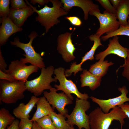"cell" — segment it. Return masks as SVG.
<instances>
[{
  "label": "cell",
  "instance_id": "obj_30",
  "mask_svg": "<svg viewBox=\"0 0 129 129\" xmlns=\"http://www.w3.org/2000/svg\"><path fill=\"white\" fill-rule=\"evenodd\" d=\"M33 122L29 118L21 119L18 129H32Z\"/></svg>",
  "mask_w": 129,
  "mask_h": 129
},
{
  "label": "cell",
  "instance_id": "obj_15",
  "mask_svg": "<svg viewBox=\"0 0 129 129\" xmlns=\"http://www.w3.org/2000/svg\"><path fill=\"white\" fill-rule=\"evenodd\" d=\"M63 4V8L68 12L73 7H78L83 11L84 19L87 20L88 18L89 12L91 11H100L98 5L90 0H61Z\"/></svg>",
  "mask_w": 129,
  "mask_h": 129
},
{
  "label": "cell",
  "instance_id": "obj_33",
  "mask_svg": "<svg viewBox=\"0 0 129 129\" xmlns=\"http://www.w3.org/2000/svg\"><path fill=\"white\" fill-rule=\"evenodd\" d=\"M0 80H6L10 82L16 81L11 76L0 70Z\"/></svg>",
  "mask_w": 129,
  "mask_h": 129
},
{
  "label": "cell",
  "instance_id": "obj_29",
  "mask_svg": "<svg viewBox=\"0 0 129 129\" xmlns=\"http://www.w3.org/2000/svg\"><path fill=\"white\" fill-rule=\"evenodd\" d=\"M10 2L11 8L14 9L25 8L28 6L23 0H10Z\"/></svg>",
  "mask_w": 129,
  "mask_h": 129
},
{
  "label": "cell",
  "instance_id": "obj_20",
  "mask_svg": "<svg viewBox=\"0 0 129 129\" xmlns=\"http://www.w3.org/2000/svg\"><path fill=\"white\" fill-rule=\"evenodd\" d=\"M80 76L81 86L82 87L88 86L93 91L100 85L102 78L95 76L86 69L83 70Z\"/></svg>",
  "mask_w": 129,
  "mask_h": 129
},
{
  "label": "cell",
  "instance_id": "obj_43",
  "mask_svg": "<svg viewBox=\"0 0 129 129\" xmlns=\"http://www.w3.org/2000/svg\"><path fill=\"white\" fill-rule=\"evenodd\" d=\"M114 129H118V128H114Z\"/></svg>",
  "mask_w": 129,
  "mask_h": 129
},
{
  "label": "cell",
  "instance_id": "obj_18",
  "mask_svg": "<svg viewBox=\"0 0 129 129\" xmlns=\"http://www.w3.org/2000/svg\"><path fill=\"white\" fill-rule=\"evenodd\" d=\"M39 98L34 95L32 96L26 104L20 103L13 111V114L17 118L20 119H29V114Z\"/></svg>",
  "mask_w": 129,
  "mask_h": 129
},
{
  "label": "cell",
  "instance_id": "obj_1",
  "mask_svg": "<svg viewBox=\"0 0 129 129\" xmlns=\"http://www.w3.org/2000/svg\"><path fill=\"white\" fill-rule=\"evenodd\" d=\"M88 116L91 129H109L114 120L119 122L121 129H122L125 124L124 119L128 118L122 109L118 106L107 113H104L98 107L92 111Z\"/></svg>",
  "mask_w": 129,
  "mask_h": 129
},
{
  "label": "cell",
  "instance_id": "obj_36",
  "mask_svg": "<svg viewBox=\"0 0 129 129\" xmlns=\"http://www.w3.org/2000/svg\"><path fill=\"white\" fill-rule=\"evenodd\" d=\"M30 2L32 4L35 5L37 3L39 4L40 5H43L45 4H48L49 1L48 0H31Z\"/></svg>",
  "mask_w": 129,
  "mask_h": 129
},
{
  "label": "cell",
  "instance_id": "obj_3",
  "mask_svg": "<svg viewBox=\"0 0 129 129\" xmlns=\"http://www.w3.org/2000/svg\"><path fill=\"white\" fill-rule=\"evenodd\" d=\"M27 90L25 82L0 80V101L6 104L15 103L24 98Z\"/></svg>",
  "mask_w": 129,
  "mask_h": 129
},
{
  "label": "cell",
  "instance_id": "obj_40",
  "mask_svg": "<svg viewBox=\"0 0 129 129\" xmlns=\"http://www.w3.org/2000/svg\"><path fill=\"white\" fill-rule=\"evenodd\" d=\"M127 58L129 59V48H127Z\"/></svg>",
  "mask_w": 129,
  "mask_h": 129
},
{
  "label": "cell",
  "instance_id": "obj_41",
  "mask_svg": "<svg viewBox=\"0 0 129 129\" xmlns=\"http://www.w3.org/2000/svg\"><path fill=\"white\" fill-rule=\"evenodd\" d=\"M68 129H75L73 126H70Z\"/></svg>",
  "mask_w": 129,
  "mask_h": 129
},
{
  "label": "cell",
  "instance_id": "obj_6",
  "mask_svg": "<svg viewBox=\"0 0 129 129\" xmlns=\"http://www.w3.org/2000/svg\"><path fill=\"white\" fill-rule=\"evenodd\" d=\"M38 36L37 33L35 31L31 32L28 36L30 40L27 43H24L20 42L18 38L16 37L13 41L10 42L12 45L16 46L23 50L25 53L23 54L25 58H21L20 60L26 64L30 63L32 65L38 67L40 69L45 67V64L43 61V58L40 54L37 53L34 50L32 46V43L34 39Z\"/></svg>",
  "mask_w": 129,
  "mask_h": 129
},
{
  "label": "cell",
  "instance_id": "obj_2",
  "mask_svg": "<svg viewBox=\"0 0 129 129\" xmlns=\"http://www.w3.org/2000/svg\"><path fill=\"white\" fill-rule=\"evenodd\" d=\"M25 1L27 4L32 7L34 12L38 14L35 20L44 27L46 33L52 27L60 22L58 19L59 17L68 13V12L63 8L61 1L59 0H49L53 4L52 7H49L46 4L43 8L39 10L31 5L27 0Z\"/></svg>",
  "mask_w": 129,
  "mask_h": 129
},
{
  "label": "cell",
  "instance_id": "obj_42",
  "mask_svg": "<svg viewBox=\"0 0 129 129\" xmlns=\"http://www.w3.org/2000/svg\"><path fill=\"white\" fill-rule=\"evenodd\" d=\"M128 18H129V19H128V22H129V16Z\"/></svg>",
  "mask_w": 129,
  "mask_h": 129
},
{
  "label": "cell",
  "instance_id": "obj_27",
  "mask_svg": "<svg viewBox=\"0 0 129 129\" xmlns=\"http://www.w3.org/2000/svg\"><path fill=\"white\" fill-rule=\"evenodd\" d=\"M10 2L9 0H0V16L1 17L8 16Z\"/></svg>",
  "mask_w": 129,
  "mask_h": 129
},
{
  "label": "cell",
  "instance_id": "obj_22",
  "mask_svg": "<svg viewBox=\"0 0 129 129\" xmlns=\"http://www.w3.org/2000/svg\"><path fill=\"white\" fill-rule=\"evenodd\" d=\"M116 10V17L120 25H126L129 16V0H122Z\"/></svg>",
  "mask_w": 129,
  "mask_h": 129
},
{
  "label": "cell",
  "instance_id": "obj_25",
  "mask_svg": "<svg viewBox=\"0 0 129 129\" xmlns=\"http://www.w3.org/2000/svg\"><path fill=\"white\" fill-rule=\"evenodd\" d=\"M119 35H125L129 36V22L125 26L120 25L118 29L116 31L106 34L101 37L103 41H105L110 38Z\"/></svg>",
  "mask_w": 129,
  "mask_h": 129
},
{
  "label": "cell",
  "instance_id": "obj_12",
  "mask_svg": "<svg viewBox=\"0 0 129 129\" xmlns=\"http://www.w3.org/2000/svg\"><path fill=\"white\" fill-rule=\"evenodd\" d=\"M118 90L121 92V94L115 97L107 100L99 99L93 96H91L90 98L93 102L99 106L103 112L107 113L111 109L129 101V98L127 96L129 91L126 86L119 87Z\"/></svg>",
  "mask_w": 129,
  "mask_h": 129
},
{
  "label": "cell",
  "instance_id": "obj_13",
  "mask_svg": "<svg viewBox=\"0 0 129 129\" xmlns=\"http://www.w3.org/2000/svg\"><path fill=\"white\" fill-rule=\"evenodd\" d=\"M90 40L94 42L90 50L82 57L81 62L79 64H77L76 62L71 64L69 69L65 71V75L66 77L70 76L72 73L75 76L79 71L83 70L81 66L82 64L87 60H93L94 59V55L96 50L98 47L100 46H103L101 42L100 38L97 37L95 34L90 35L89 37Z\"/></svg>",
  "mask_w": 129,
  "mask_h": 129
},
{
  "label": "cell",
  "instance_id": "obj_11",
  "mask_svg": "<svg viewBox=\"0 0 129 129\" xmlns=\"http://www.w3.org/2000/svg\"><path fill=\"white\" fill-rule=\"evenodd\" d=\"M72 34V33L66 32L59 35L57 38V50L64 60L67 63L75 58L74 53L76 48L71 39Z\"/></svg>",
  "mask_w": 129,
  "mask_h": 129
},
{
  "label": "cell",
  "instance_id": "obj_7",
  "mask_svg": "<svg viewBox=\"0 0 129 129\" xmlns=\"http://www.w3.org/2000/svg\"><path fill=\"white\" fill-rule=\"evenodd\" d=\"M65 70L64 68L60 67L54 69V78L58 80L59 84H55L54 87L57 90L63 91L70 98L73 100L74 97L71 94H75L78 98L87 100L89 97L86 93H82L78 90L75 83L71 80H68L65 75Z\"/></svg>",
  "mask_w": 129,
  "mask_h": 129
},
{
  "label": "cell",
  "instance_id": "obj_32",
  "mask_svg": "<svg viewBox=\"0 0 129 129\" xmlns=\"http://www.w3.org/2000/svg\"><path fill=\"white\" fill-rule=\"evenodd\" d=\"M73 25L77 26H80L82 24V22L78 17L75 16H70L65 17Z\"/></svg>",
  "mask_w": 129,
  "mask_h": 129
},
{
  "label": "cell",
  "instance_id": "obj_34",
  "mask_svg": "<svg viewBox=\"0 0 129 129\" xmlns=\"http://www.w3.org/2000/svg\"><path fill=\"white\" fill-rule=\"evenodd\" d=\"M7 65L6 63L0 49V70L5 72L6 70Z\"/></svg>",
  "mask_w": 129,
  "mask_h": 129
},
{
  "label": "cell",
  "instance_id": "obj_35",
  "mask_svg": "<svg viewBox=\"0 0 129 129\" xmlns=\"http://www.w3.org/2000/svg\"><path fill=\"white\" fill-rule=\"evenodd\" d=\"M118 106L122 109L127 117L129 119V104L126 103Z\"/></svg>",
  "mask_w": 129,
  "mask_h": 129
},
{
  "label": "cell",
  "instance_id": "obj_17",
  "mask_svg": "<svg viewBox=\"0 0 129 129\" xmlns=\"http://www.w3.org/2000/svg\"><path fill=\"white\" fill-rule=\"evenodd\" d=\"M34 12L32 8L29 5L26 8L18 9L11 7L8 17L15 25L21 28L27 18Z\"/></svg>",
  "mask_w": 129,
  "mask_h": 129
},
{
  "label": "cell",
  "instance_id": "obj_4",
  "mask_svg": "<svg viewBox=\"0 0 129 129\" xmlns=\"http://www.w3.org/2000/svg\"><path fill=\"white\" fill-rule=\"evenodd\" d=\"M40 69L41 73L38 76L25 82L27 90L37 97L41 95L45 90H49L52 88L51 83L57 81L52 77L54 70L53 66L50 65Z\"/></svg>",
  "mask_w": 129,
  "mask_h": 129
},
{
  "label": "cell",
  "instance_id": "obj_21",
  "mask_svg": "<svg viewBox=\"0 0 129 129\" xmlns=\"http://www.w3.org/2000/svg\"><path fill=\"white\" fill-rule=\"evenodd\" d=\"M113 64L112 62H108L106 60L102 62L98 61L91 65L89 71L95 76L102 78L106 74L109 67Z\"/></svg>",
  "mask_w": 129,
  "mask_h": 129
},
{
  "label": "cell",
  "instance_id": "obj_10",
  "mask_svg": "<svg viewBox=\"0 0 129 129\" xmlns=\"http://www.w3.org/2000/svg\"><path fill=\"white\" fill-rule=\"evenodd\" d=\"M49 92L44 91L43 96L46 98L53 108H56L59 113L65 116L68 114V111L65 108L67 105L73 103V100L64 92L58 93L55 88L52 87Z\"/></svg>",
  "mask_w": 129,
  "mask_h": 129
},
{
  "label": "cell",
  "instance_id": "obj_28",
  "mask_svg": "<svg viewBox=\"0 0 129 129\" xmlns=\"http://www.w3.org/2000/svg\"><path fill=\"white\" fill-rule=\"evenodd\" d=\"M105 10V11L110 13L116 14V10L111 5L110 0H97Z\"/></svg>",
  "mask_w": 129,
  "mask_h": 129
},
{
  "label": "cell",
  "instance_id": "obj_8",
  "mask_svg": "<svg viewBox=\"0 0 129 129\" xmlns=\"http://www.w3.org/2000/svg\"><path fill=\"white\" fill-rule=\"evenodd\" d=\"M89 14L96 16L99 21L100 27L95 34L99 38L105 33L116 31L119 27L120 24L117 20L116 14L110 13L105 10L103 13H101L100 11H91Z\"/></svg>",
  "mask_w": 129,
  "mask_h": 129
},
{
  "label": "cell",
  "instance_id": "obj_9",
  "mask_svg": "<svg viewBox=\"0 0 129 129\" xmlns=\"http://www.w3.org/2000/svg\"><path fill=\"white\" fill-rule=\"evenodd\" d=\"M25 64L20 60L13 61L4 72L11 76L17 81L26 82L29 76L33 73L38 72L39 68L35 65H27Z\"/></svg>",
  "mask_w": 129,
  "mask_h": 129
},
{
  "label": "cell",
  "instance_id": "obj_39",
  "mask_svg": "<svg viewBox=\"0 0 129 129\" xmlns=\"http://www.w3.org/2000/svg\"><path fill=\"white\" fill-rule=\"evenodd\" d=\"M32 129H43L36 121H33Z\"/></svg>",
  "mask_w": 129,
  "mask_h": 129
},
{
  "label": "cell",
  "instance_id": "obj_23",
  "mask_svg": "<svg viewBox=\"0 0 129 129\" xmlns=\"http://www.w3.org/2000/svg\"><path fill=\"white\" fill-rule=\"evenodd\" d=\"M50 115L55 129H68L70 126L65 120L66 117L62 114L54 112Z\"/></svg>",
  "mask_w": 129,
  "mask_h": 129
},
{
  "label": "cell",
  "instance_id": "obj_14",
  "mask_svg": "<svg viewBox=\"0 0 129 129\" xmlns=\"http://www.w3.org/2000/svg\"><path fill=\"white\" fill-rule=\"evenodd\" d=\"M118 38V36H116L110 39L107 48L104 51L96 54V59L99 60V62H102L107 56L113 54L123 58L125 60L127 57V48L124 47L119 43Z\"/></svg>",
  "mask_w": 129,
  "mask_h": 129
},
{
  "label": "cell",
  "instance_id": "obj_26",
  "mask_svg": "<svg viewBox=\"0 0 129 129\" xmlns=\"http://www.w3.org/2000/svg\"><path fill=\"white\" fill-rule=\"evenodd\" d=\"M35 121L43 129H55L50 115L43 117Z\"/></svg>",
  "mask_w": 129,
  "mask_h": 129
},
{
  "label": "cell",
  "instance_id": "obj_37",
  "mask_svg": "<svg viewBox=\"0 0 129 129\" xmlns=\"http://www.w3.org/2000/svg\"><path fill=\"white\" fill-rule=\"evenodd\" d=\"M19 122L18 119H15L7 129H18Z\"/></svg>",
  "mask_w": 129,
  "mask_h": 129
},
{
  "label": "cell",
  "instance_id": "obj_38",
  "mask_svg": "<svg viewBox=\"0 0 129 129\" xmlns=\"http://www.w3.org/2000/svg\"><path fill=\"white\" fill-rule=\"evenodd\" d=\"M122 0H110V2L113 6L117 10Z\"/></svg>",
  "mask_w": 129,
  "mask_h": 129
},
{
  "label": "cell",
  "instance_id": "obj_19",
  "mask_svg": "<svg viewBox=\"0 0 129 129\" xmlns=\"http://www.w3.org/2000/svg\"><path fill=\"white\" fill-rule=\"evenodd\" d=\"M36 105V110L31 119L33 122L50 115L54 112V109L44 96L39 97Z\"/></svg>",
  "mask_w": 129,
  "mask_h": 129
},
{
  "label": "cell",
  "instance_id": "obj_24",
  "mask_svg": "<svg viewBox=\"0 0 129 129\" xmlns=\"http://www.w3.org/2000/svg\"><path fill=\"white\" fill-rule=\"evenodd\" d=\"M15 117L9 111L2 108L0 110V129H5L9 125L11 124L15 120Z\"/></svg>",
  "mask_w": 129,
  "mask_h": 129
},
{
  "label": "cell",
  "instance_id": "obj_31",
  "mask_svg": "<svg viewBox=\"0 0 129 129\" xmlns=\"http://www.w3.org/2000/svg\"><path fill=\"white\" fill-rule=\"evenodd\" d=\"M124 60V64L121 66L119 68L121 67L124 68L122 75L129 81V59L127 58Z\"/></svg>",
  "mask_w": 129,
  "mask_h": 129
},
{
  "label": "cell",
  "instance_id": "obj_16",
  "mask_svg": "<svg viewBox=\"0 0 129 129\" xmlns=\"http://www.w3.org/2000/svg\"><path fill=\"white\" fill-rule=\"evenodd\" d=\"M0 29V45L6 43L9 37L13 34L22 31L23 29L15 25L8 16L1 17Z\"/></svg>",
  "mask_w": 129,
  "mask_h": 129
},
{
  "label": "cell",
  "instance_id": "obj_5",
  "mask_svg": "<svg viewBox=\"0 0 129 129\" xmlns=\"http://www.w3.org/2000/svg\"><path fill=\"white\" fill-rule=\"evenodd\" d=\"M91 107L90 103L87 100L76 97L75 107L71 113L65 116L70 126H77L78 129H91L88 115L86 113Z\"/></svg>",
  "mask_w": 129,
  "mask_h": 129
}]
</instances>
